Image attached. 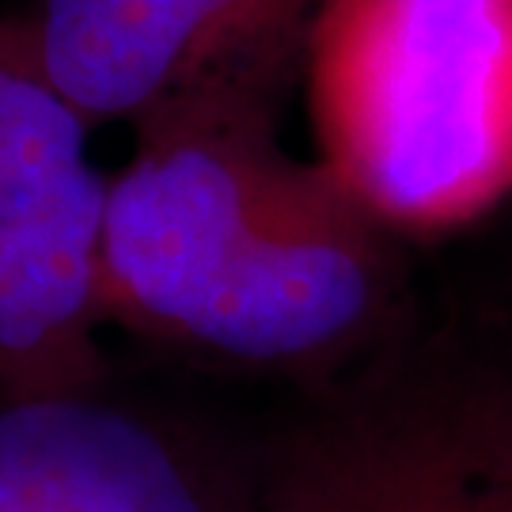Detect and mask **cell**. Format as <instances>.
<instances>
[{
  "instance_id": "3",
  "label": "cell",
  "mask_w": 512,
  "mask_h": 512,
  "mask_svg": "<svg viewBox=\"0 0 512 512\" xmlns=\"http://www.w3.org/2000/svg\"><path fill=\"white\" fill-rule=\"evenodd\" d=\"M88 129L31 16H0V399L107 391L95 327L110 183Z\"/></svg>"
},
{
  "instance_id": "1",
  "label": "cell",
  "mask_w": 512,
  "mask_h": 512,
  "mask_svg": "<svg viewBox=\"0 0 512 512\" xmlns=\"http://www.w3.org/2000/svg\"><path fill=\"white\" fill-rule=\"evenodd\" d=\"M304 61H258L141 114L107 186L103 319L236 365L330 368L399 300L391 232L277 141Z\"/></svg>"
},
{
  "instance_id": "6",
  "label": "cell",
  "mask_w": 512,
  "mask_h": 512,
  "mask_svg": "<svg viewBox=\"0 0 512 512\" xmlns=\"http://www.w3.org/2000/svg\"><path fill=\"white\" fill-rule=\"evenodd\" d=\"M0 512H247V471L107 391L0 399Z\"/></svg>"
},
{
  "instance_id": "5",
  "label": "cell",
  "mask_w": 512,
  "mask_h": 512,
  "mask_svg": "<svg viewBox=\"0 0 512 512\" xmlns=\"http://www.w3.org/2000/svg\"><path fill=\"white\" fill-rule=\"evenodd\" d=\"M319 0H38L54 84L88 122H137L175 95L258 61H304Z\"/></svg>"
},
{
  "instance_id": "2",
  "label": "cell",
  "mask_w": 512,
  "mask_h": 512,
  "mask_svg": "<svg viewBox=\"0 0 512 512\" xmlns=\"http://www.w3.org/2000/svg\"><path fill=\"white\" fill-rule=\"evenodd\" d=\"M319 152L387 232H448L512 194V0H319Z\"/></svg>"
},
{
  "instance_id": "4",
  "label": "cell",
  "mask_w": 512,
  "mask_h": 512,
  "mask_svg": "<svg viewBox=\"0 0 512 512\" xmlns=\"http://www.w3.org/2000/svg\"><path fill=\"white\" fill-rule=\"evenodd\" d=\"M247 512H512V387L456 368L372 380L247 471Z\"/></svg>"
}]
</instances>
